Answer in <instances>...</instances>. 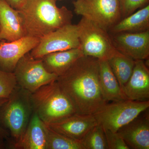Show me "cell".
<instances>
[{
	"mask_svg": "<svg viewBox=\"0 0 149 149\" xmlns=\"http://www.w3.org/2000/svg\"><path fill=\"white\" fill-rule=\"evenodd\" d=\"M56 81L77 113L94 115L107 104L100 86L97 58L83 56Z\"/></svg>",
	"mask_w": 149,
	"mask_h": 149,
	"instance_id": "obj_1",
	"label": "cell"
},
{
	"mask_svg": "<svg viewBox=\"0 0 149 149\" xmlns=\"http://www.w3.org/2000/svg\"><path fill=\"white\" fill-rule=\"evenodd\" d=\"M57 0H26L19 9L26 36L41 39L72 23L73 15L66 7L59 8Z\"/></svg>",
	"mask_w": 149,
	"mask_h": 149,
	"instance_id": "obj_2",
	"label": "cell"
},
{
	"mask_svg": "<svg viewBox=\"0 0 149 149\" xmlns=\"http://www.w3.org/2000/svg\"><path fill=\"white\" fill-rule=\"evenodd\" d=\"M31 100L33 112L46 124L58 122L77 113L56 80L31 93Z\"/></svg>",
	"mask_w": 149,
	"mask_h": 149,
	"instance_id": "obj_3",
	"label": "cell"
},
{
	"mask_svg": "<svg viewBox=\"0 0 149 149\" xmlns=\"http://www.w3.org/2000/svg\"><path fill=\"white\" fill-rule=\"evenodd\" d=\"M31 94L17 85L0 108V117L13 138L14 146L25 133L33 113Z\"/></svg>",
	"mask_w": 149,
	"mask_h": 149,
	"instance_id": "obj_4",
	"label": "cell"
},
{
	"mask_svg": "<svg viewBox=\"0 0 149 149\" xmlns=\"http://www.w3.org/2000/svg\"><path fill=\"white\" fill-rule=\"evenodd\" d=\"M77 25L84 56L107 60L116 50L108 31L95 22L82 17Z\"/></svg>",
	"mask_w": 149,
	"mask_h": 149,
	"instance_id": "obj_5",
	"label": "cell"
},
{
	"mask_svg": "<svg viewBox=\"0 0 149 149\" xmlns=\"http://www.w3.org/2000/svg\"><path fill=\"white\" fill-rule=\"evenodd\" d=\"M149 107V100H124L107 103L94 115L98 124L101 125L104 129L117 132L120 128L146 111Z\"/></svg>",
	"mask_w": 149,
	"mask_h": 149,
	"instance_id": "obj_6",
	"label": "cell"
},
{
	"mask_svg": "<svg viewBox=\"0 0 149 149\" xmlns=\"http://www.w3.org/2000/svg\"><path fill=\"white\" fill-rule=\"evenodd\" d=\"M74 12L107 31L121 19L119 0H77Z\"/></svg>",
	"mask_w": 149,
	"mask_h": 149,
	"instance_id": "obj_7",
	"label": "cell"
},
{
	"mask_svg": "<svg viewBox=\"0 0 149 149\" xmlns=\"http://www.w3.org/2000/svg\"><path fill=\"white\" fill-rule=\"evenodd\" d=\"M13 72L17 85L30 93L56 80L58 77L46 70L42 58H34L30 52L19 59Z\"/></svg>",
	"mask_w": 149,
	"mask_h": 149,
	"instance_id": "obj_8",
	"label": "cell"
},
{
	"mask_svg": "<svg viewBox=\"0 0 149 149\" xmlns=\"http://www.w3.org/2000/svg\"><path fill=\"white\" fill-rule=\"evenodd\" d=\"M79 47L77 24L71 23L42 37L30 54L34 58H42L51 53Z\"/></svg>",
	"mask_w": 149,
	"mask_h": 149,
	"instance_id": "obj_9",
	"label": "cell"
},
{
	"mask_svg": "<svg viewBox=\"0 0 149 149\" xmlns=\"http://www.w3.org/2000/svg\"><path fill=\"white\" fill-rule=\"evenodd\" d=\"M115 49L135 61L145 60L149 56V30L146 32L110 33Z\"/></svg>",
	"mask_w": 149,
	"mask_h": 149,
	"instance_id": "obj_10",
	"label": "cell"
},
{
	"mask_svg": "<svg viewBox=\"0 0 149 149\" xmlns=\"http://www.w3.org/2000/svg\"><path fill=\"white\" fill-rule=\"evenodd\" d=\"M40 39L26 36L11 42L1 40L0 69L6 72H13L19 59L35 48Z\"/></svg>",
	"mask_w": 149,
	"mask_h": 149,
	"instance_id": "obj_11",
	"label": "cell"
},
{
	"mask_svg": "<svg viewBox=\"0 0 149 149\" xmlns=\"http://www.w3.org/2000/svg\"><path fill=\"white\" fill-rule=\"evenodd\" d=\"M46 124L60 134L81 142L88 131L98 123L94 115L75 113L58 122Z\"/></svg>",
	"mask_w": 149,
	"mask_h": 149,
	"instance_id": "obj_12",
	"label": "cell"
},
{
	"mask_svg": "<svg viewBox=\"0 0 149 149\" xmlns=\"http://www.w3.org/2000/svg\"><path fill=\"white\" fill-rule=\"evenodd\" d=\"M122 91L127 100H149V70L144 60L136 61L132 74Z\"/></svg>",
	"mask_w": 149,
	"mask_h": 149,
	"instance_id": "obj_13",
	"label": "cell"
},
{
	"mask_svg": "<svg viewBox=\"0 0 149 149\" xmlns=\"http://www.w3.org/2000/svg\"><path fill=\"white\" fill-rule=\"evenodd\" d=\"M141 114L117 132L130 149H149V113Z\"/></svg>",
	"mask_w": 149,
	"mask_h": 149,
	"instance_id": "obj_14",
	"label": "cell"
},
{
	"mask_svg": "<svg viewBox=\"0 0 149 149\" xmlns=\"http://www.w3.org/2000/svg\"><path fill=\"white\" fill-rule=\"evenodd\" d=\"M26 36L18 11L0 0V40L15 41Z\"/></svg>",
	"mask_w": 149,
	"mask_h": 149,
	"instance_id": "obj_15",
	"label": "cell"
},
{
	"mask_svg": "<svg viewBox=\"0 0 149 149\" xmlns=\"http://www.w3.org/2000/svg\"><path fill=\"white\" fill-rule=\"evenodd\" d=\"M83 56L80 48H77L51 53L42 59L46 70L58 77L66 72L77 59Z\"/></svg>",
	"mask_w": 149,
	"mask_h": 149,
	"instance_id": "obj_16",
	"label": "cell"
},
{
	"mask_svg": "<svg viewBox=\"0 0 149 149\" xmlns=\"http://www.w3.org/2000/svg\"><path fill=\"white\" fill-rule=\"evenodd\" d=\"M47 143L45 124L33 112L21 140L14 147L17 149H46Z\"/></svg>",
	"mask_w": 149,
	"mask_h": 149,
	"instance_id": "obj_17",
	"label": "cell"
},
{
	"mask_svg": "<svg viewBox=\"0 0 149 149\" xmlns=\"http://www.w3.org/2000/svg\"><path fill=\"white\" fill-rule=\"evenodd\" d=\"M99 63L100 86L106 101L118 102L127 100L107 60H99Z\"/></svg>",
	"mask_w": 149,
	"mask_h": 149,
	"instance_id": "obj_18",
	"label": "cell"
},
{
	"mask_svg": "<svg viewBox=\"0 0 149 149\" xmlns=\"http://www.w3.org/2000/svg\"><path fill=\"white\" fill-rule=\"evenodd\" d=\"M149 30V5L123 18L111 27L109 32L111 34L120 32L137 33Z\"/></svg>",
	"mask_w": 149,
	"mask_h": 149,
	"instance_id": "obj_19",
	"label": "cell"
},
{
	"mask_svg": "<svg viewBox=\"0 0 149 149\" xmlns=\"http://www.w3.org/2000/svg\"><path fill=\"white\" fill-rule=\"evenodd\" d=\"M107 61L122 90L132 74L136 61L116 50Z\"/></svg>",
	"mask_w": 149,
	"mask_h": 149,
	"instance_id": "obj_20",
	"label": "cell"
},
{
	"mask_svg": "<svg viewBox=\"0 0 149 149\" xmlns=\"http://www.w3.org/2000/svg\"><path fill=\"white\" fill-rule=\"evenodd\" d=\"M45 124L47 138L46 149H84L81 141L60 134Z\"/></svg>",
	"mask_w": 149,
	"mask_h": 149,
	"instance_id": "obj_21",
	"label": "cell"
},
{
	"mask_svg": "<svg viewBox=\"0 0 149 149\" xmlns=\"http://www.w3.org/2000/svg\"><path fill=\"white\" fill-rule=\"evenodd\" d=\"M81 143L84 149H108L104 128L99 124L88 131Z\"/></svg>",
	"mask_w": 149,
	"mask_h": 149,
	"instance_id": "obj_22",
	"label": "cell"
},
{
	"mask_svg": "<svg viewBox=\"0 0 149 149\" xmlns=\"http://www.w3.org/2000/svg\"><path fill=\"white\" fill-rule=\"evenodd\" d=\"M13 72H8L0 69V99H8L17 86Z\"/></svg>",
	"mask_w": 149,
	"mask_h": 149,
	"instance_id": "obj_23",
	"label": "cell"
},
{
	"mask_svg": "<svg viewBox=\"0 0 149 149\" xmlns=\"http://www.w3.org/2000/svg\"><path fill=\"white\" fill-rule=\"evenodd\" d=\"M149 0H119L121 19L132 14L137 9L144 7Z\"/></svg>",
	"mask_w": 149,
	"mask_h": 149,
	"instance_id": "obj_24",
	"label": "cell"
},
{
	"mask_svg": "<svg viewBox=\"0 0 149 149\" xmlns=\"http://www.w3.org/2000/svg\"><path fill=\"white\" fill-rule=\"evenodd\" d=\"M108 149H129L122 137L117 132L104 129Z\"/></svg>",
	"mask_w": 149,
	"mask_h": 149,
	"instance_id": "obj_25",
	"label": "cell"
},
{
	"mask_svg": "<svg viewBox=\"0 0 149 149\" xmlns=\"http://www.w3.org/2000/svg\"><path fill=\"white\" fill-rule=\"evenodd\" d=\"M6 1L11 7L17 10L23 5L26 0H6Z\"/></svg>",
	"mask_w": 149,
	"mask_h": 149,
	"instance_id": "obj_26",
	"label": "cell"
},
{
	"mask_svg": "<svg viewBox=\"0 0 149 149\" xmlns=\"http://www.w3.org/2000/svg\"><path fill=\"white\" fill-rule=\"evenodd\" d=\"M7 100L8 99H0V108L1 107L3 104L7 101ZM8 134V133L7 132V131L0 126V136L2 137L3 138H5V137L7 136Z\"/></svg>",
	"mask_w": 149,
	"mask_h": 149,
	"instance_id": "obj_27",
	"label": "cell"
},
{
	"mask_svg": "<svg viewBox=\"0 0 149 149\" xmlns=\"http://www.w3.org/2000/svg\"><path fill=\"white\" fill-rule=\"evenodd\" d=\"M59 1H61V0H59Z\"/></svg>",
	"mask_w": 149,
	"mask_h": 149,
	"instance_id": "obj_28",
	"label": "cell"
},
{
	"mask_svg": "<svg viewBox=\"0 0 149 149\" xmlns=\"http://www.w3.org/2000/svg\"><path fill=\"white\" fill-rule=\"evenodd\" d=\"M1 40H0V41H1Z\"/></svg>",
	"mask_w": 149,
	"mask_h": 149,
	"instance_id": "obj_29",
	"label": "cell"
}]
</instances>
